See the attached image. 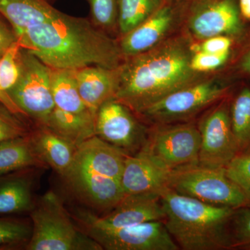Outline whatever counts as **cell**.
<instances>
[{"mask_svg":"<svg viewBox=\"0 0 250 250\" xmlns=\"http://www.w3.org/2000/svg\"><path fill=\"white\" fill-rule=\"evenodd\" d=\"M238 5L243 21L250 23V0H238Z\"/></svg>","mask_w":250,"mask_h":250,"instance_id":"37","label":"cell"},{"mask_svg":"<svg viewBox=\"0 0 250 250\" xmlns=\"http://www.w3.org/2000/svg\"><path fill=\"white\" fill-rule=\"evenodd\" d=\"M31 217L33 228L28 250H103L91 237L78 231L52 192L41 199Z\"/></svg>","mask_w":250,"mask_h":250,"instance_id":"4","label":"cell"},{"mask_svg":"<svg viewBox=\"0 0 250 250\" xmlns=\"http://www.w3.org/2000/svg\"><path fill=\"white\" fill-rule=\"evenodd\" d=\"M65 178L85 201L99 209L111 210L125 195L119 180L95 173L75 162Z\"/></svg>","mask_w":250,"mask_h":250,"instance_id":"15","label":"cell"},{"mask_svg":"<svg viewBox=\"0 0 250 250\" xmlns=\"http://www.w3.org/2000/svg\"><path fill=\"white\" fill-rule=\"evenodd\" d=\"M52 69L27 49L21 51V72L8 95L22 114L43 126L55 108L51 77Z\"/></svg>","mask_w":250,"mask_h":250,"instance_id":"8","label":"cell"},{"mask_svg":"<svg viewBox=\"0 0 250 250\" xmlns=\"http://www.w3.org/2000/svg\"><path fill=\"white\" fill-rule=\"evenodd\" d=\"M200 134L192 122L154 125L139 154L168 171L198 164ZM137 153V154H138Z\"/></svg>","mask_w":250,"mask_h":250,"instance_id":"7","label":"cell"},{"mask_svg":"<svg viewBox=\"0 0 250 250\" xmlns=\"http://www.w3.org/2000/svg\"><path fill=\"white\" fill-rule=\"evenodd\" d=\"M120 66L111 69L93 65L74 70L81 98L94 114L103 104L116 96Z\"/></svg>","mask_w":250,"mask_h":250,"instance_id":"16","label":"cell"},{"mask_svg":"<svg viewBox=\"0 0 250 250\" xmlns=\"http://www.w3.org/2000/svg\"><path fill=\"white\" fill-rule=\"evenodd\" d=\"M126 155L95 135L77 147L74 162L95 173L120 181Z\"/></svg>","mask_w":250,"mask_h":250,"instance_id":"18","label":"cell"},{"mask_svg":"<svg viewBox=\"0 0 250 250\" xmlns=\"http://www.w3.org/2000/svg\"><path fill=\"white\" fill-rule=\"evenodd\" d=\"M22 48L17 40L0 57V91L7 93L18 82L21 72Z\"/></svg>","mask_w":250,"mask_h":250,"instance_id":"28","label":"cell"},{"mask_svg":"<svg viewBox=\"0 0 250 250\" xmlns=\"http://www.w3.org/2000/svg\"><path fill=\"white\" fill-rule=\"evenodd\" d=\"M59 11L47 0H0V14L12 26L18 38Z\"/></svg>","mask_w":250,"mask_h":250,"instance_id":"20","label":"cell"},{"mask_svg":"<svg viewBox=\"0 0 250 250\" xmlns=\"http://www.w3.org/2000/svg\"><path fill=\"white\" fill-rule=\"evenodd\" d=\"M32 229L24 220L0 217V248H14L30 239Z\"/></svg>","mask_w":250,"mask_h":250,"instance_id":"30","label":"cell"},{"mask_svg":"<svg viewBox=\"0 0 250 250\" xmlns=\"http://www.w3.org/2000/svg\"><path fill=\"white\" fill-rule=\"evenodd\" d=\"M226 67L227 71L223 75L229 82L250 81V27L243 39L233 47L232 57Z\"/></svg>","mask_w":250,"mask_h":250,"instance_id":"27","label":"cell"},{"mask_svg":"<svg viewBox=\"0 0 250 250\" xmlns=\"http://www.w3.org/2000/svg\"><path fill=\"white\" fill-rule=\"evenodd\" d=\"M233 51L223 53H208L199 52L192 54L190 67L194 71L207 74L226 67L232 57Z\"/></svg>","mask_w":250,"mask_h":250,"instance_id":"33","label":"cell"},{"mask_svg":"<svg viewBox=\"0 0 250 250\" xmlns=\"http://www.w3.org/2000/svg\"><path fill=\"white\" fill-rule=\"evenodd\" d=\"M164 218L159 192H146L125 195L107 214L101 217L87 215L84 221L87 228L113 230Z\"/></svg>","mask_w":250,"mask_h":250,"instance_id":"13","label":"cell"},{"mask_svg":"<svg viewBox=\"0 0 250 250\" xmlns=\"http://www.w3.org/2000/svg\"><path fill=\"white\" fill-rule=\"evenodd\" d=\"M88 236L107 250H179L164 220L118 229L88 228Z\"/></svg>","mask_w":250,"mask_h":250,"instance_id":"12","label":"cell"},{"mask_svg":"<svg viewBox=\"0 0 250 250\" xmlns=\"http://www.w3.org/2000/svg\"><path fill=\"white\" fill-rule=\"evenodd\" d=\"M95 118L93 113L77 114L55 106L43 126L78 147L95 136Z\"/></svg>","mask_w":250,"mask_h":250,"instance_id":"21","label":"cell"},{"mask_svg":"<svg viewBox=\"0 0 250 250\" xmlns=\"http://www.w3.org/2000/svg\"><path fill=\"white\" fill-rule=\"evenodd\" d=\"M178 12L167 1L142 24L121 36L119 42L125 59L154 48L169 36L179 23Z\"/></svg>","mask_w":250,"mask_h":250,"instance_id":"14","label":"cell"},{"mask_svg":"<svg viewBox=\"0 0 250 250\" xmlns=\"http://www.w3.org/2000/svg\"><path fill=\"white\" fill-rule=\"evenodd\" d=\"M187 18L189 37L201 41L216 36L232 38L238 43L248 31L238 0H194Z\"/></svg>","mask_w":250,"mask_h":250,"instance_id":"10","label":"cell"},{"mask_svg":"<svg viewBox=\"0 0 250 250\" xmlns=\"http://www.w3.org/2000/svg\"><path fill=\"white\" fill-rule=\"evenodd\" d=\"M188 36L169 37L154 48L125 58L114 98L141 114L170 94L207 78L190 67Z\"/></svg>","mask_w":250,"mask_h":250,"instance_id":"2","label":"cell"},{"mask_svg":"<svg viewBox=\"0 0 250 250\" xmlns=\"http://www.w3.org/2000/svg\"><path fill=\"white\" fill-rule=\"evenodd\" d=\"M230 95L210 106L197 124L200 134V165L225 168L239 154L230 119Z\"/></svg>","mask_w":250,"mask_h":250,"instance_id":"9","label":"cell"},{"mask_svg":"<svg viewBox=\"0 0 250 250\" xmlns=\"http://www.w3.org/2000/svg\"><path fill=\"white\" fill-rule=\"evenodd\" d=\"M1 55H2V54H0V57H1ZM0 103H2L6 107L9 108L11 111L16 113V114H22L19 108L16 106V105L15 104L14 102L11 100V99L10 98L7 93L0 91Z\"/></svg>","mask_w":250,"mask_h":250,"instance_id":"38","label":"cell"},{"mask_svg":"<svg viewBox=\"0 0 250 250\" xmlns=\"http://www.w3.org/2000/svg\"><path fill=\"white\" fill-rule=\"evenodd\" d=\"M29 137L39 159L66 177L75 161L77 147L43 126Z\"/></svg>","mask_w":250,"mask_h":250,"instance_id":"19","label":"cell"},{"mask_svg":"<svg viewBox=\"0 0 250 250\" xmlns=\"http://www.w3.org/2000/svg\"><path fill=\"white\" fill-rule=\"evenodd\" d=\"M167 188L210 205L233 209L250 206V197L228 177L225 168L199 164L170 171Z\"/></svg>","mask_w":250,"mask_h":250,"instance_id":"5","label":"cell"},{"mask_svg":"<svg viewBox=\"0 0 250 250\" xmlns=\"http://www.w3.org/2000/svg\"><path fill=\"white\" fill-rule=\"evenodd\" d=\"M11 174L0 175V215L24 213L34 207L29 179Z\"/></svg>","mask_w":250,"mask_h":250,"instance_id":"22","label":"cell"},{"mask_svg":"<svg viewBox=\"0 0 250 250\" xmlns=\"http://www.w3.org/2000/svg\"><path fill=\"white\" fill-rule=\"evenodd\" d=\"M230 250H250V206L234 210L229 226Z\"/></svg>","mask_w":250,"mask_h":250,"instance_id":"29","label":"cell"},{"mask_svg":"<svg viewBox=\"0 0 250 250\" xmlns=\"http://www.w3.org/2000/svg\"><path fill=\"white\" fill-rule=\"evenodd\" d=\"M92 22L104 31L118 26V0H89Z\"/></svg>","mask_w":250,"mask_h":250,"instance_id":"31","label":"cell"},{"mask_svg":"<svg viewBox=\"0 0 250 250\" xmlns=\"http://www.w3.org/2000/svg\"><path fill=\"white\" fill-rule=\"evenodd\" d=\"M164 0H118V28L121 36L150 17Z\"/></svg>","mask_w":250,"mask_h":250,"instance_id":"26","label":"cell"},{"mask_svg":"<svg viewBox=\"0 0 250 250\" xmlns=\"http://www.w3.org/2000/svg\"><path fill=\"white\" fill-rule=\"evenodd\" d=\"M42 164L31 145L29 134L0 143V175Z\"/></svg>","mask_w":250,"mask_h":250,"instance_id":"25","label":"cell"},{"mask_svg":"<svg viewBox=\"0 0 250 250\" xmlns=\"http://www.w3.org/2000/svg\"><path fill=\"white\" fill-rule=\"evenodd\" d=\"M229 111L239 153L250 152V83L235 86L230 95Z\"/></svg>","mask_w":250,"mask_h":250,"instance_id":"23","label":"cell"},{"mask_svg":"<svg viewBox=\"0 0 250 250\" xmlns=\"http://www.w3.org/2000/svg\"><path fill=\"white\" fill-rule=\"evenodd\" d=\"M236 41L227 36H216L201 41H192L190 49L192 53L203 52L208 53H223L232 50Z\"/></svg>","mask_w":250,"mask_h":250,"instance_id":"35","label":"cell"},{"mask_svg":"<svg viewBox=\"0 0 250 250\" xmlns=\"http://www.w3.org/2000/svg\"><path fill=\"white\" fill-rule=\"evenodd\" d=\"M225 169L228 177L250 197V152L239 153Z\"/></svg>","mask_w":250,"mask_h":250,"instance_id":"34","label":"cell"},{"mask_svg":"<svg viewBox=\"0 0 250 250\" xmlns=\"http://www.w3.org/2000/svg\"><path fill=\"white\" fill-rule=\"evenodd\" d=\"M164 1H187V0H164ZM194 1V0H193Z\"/></svg>","mask_w":250,"mask_h":250,"instance_id":"39","label":"cell"},{"mask_svg":"<svg viewBox=\"0 0 250 250\" xmlns=\"http://www.w3.org/2000/svg\"><path fill=\"white\" fill-rule=\"evenodd\" d=\"M170 173L138 153L126 155L120 182L125 195L159 192L167 187Z\"/></svg>","mask_w":250,"mask_h":250,"instance_id":"17","label":"cell"},{"mask_svg":"<svg viewBox=\"0 0 250 250\" xmlns=\"http://www.w3.org/2000/svg\"><path fill=\"white\" fill-rule=\"evenodd\" d=\"M23 48L52 69L117 68L124 62L119 42L85 18L59 11L18 38Z\"/></svg>","mask_w":250,"mask_h":250,"instance_id":"1","label":"cell"},{"mask_svg":"<svg viewBox=\"0 0 250 250\" xmlns=\"http://www.w3.org/2000/svg\"><path fill=\"white\" fill-rule=\"evenodd\" d=\"M236 85L223 75L212 78L207 77L161 99L141 115L154 125L188 122L231 95Z\"/></svg>","mask_w":250,"mask_h":250,"instance_id":"6","label":"cell"},{"mask_svg":"<svg viewBox=\"0 0 250 250\" xmlns=\"http://www.w3.org/2000/svg\"><path fill=\"white\" fill-rule=\"evenodd\" d=\"M17 40L18 36L14 28L0 14V54L4 53Z\"/></svg>","mask_w":250,"mask_h":250,"instance_id":"36","label":"cell"},{"mask_svg":"<svg viewBox=\"0 0 250 250\" xmlns=\"http://www.w3.org/2000/svg\"><path fill=\"white\" fill-rule=\"evenodd\" d=\"M167 231L183 250H230L231 208L210 205L166 187L159 192Z\"/></svg>","mask_w":250,"mask_h":250,"instance_id":"3","label":"cell"},{"mask_svg":"<svg viewBox=\"0 0 250 250\" xmlns=\"http://www.w3.org/2000/svg\"><path fill=\"white\" fill-rule=\"evenodd\" d=\"M51 86L56 107L77 114H94L81 98L74 70L52 69Z\"/></svg>","mask_w":250,"mask_h":250,"instance_id":"24","label":"cell"},{"mask_svg":"<svg viewBox=\"0 0 250 250\" xmlns=\"http://www.w3.org/2000/svg\"><path fill=\"white\" fill-rule=\"evenodd\" d=\"M18 115L0 103V143L29 134Z\"/></svg>","mask_w":250,"mask_h":250,"instance_id":"32","label":"cell"},{"mask_svg":"<svg viewBox=\"0 0 250 250\" xmlns=\"http://www.w3.org/2000/svg\"><path fill=\"white\" fill-rule=\"evenodd\" d=\"M133 112L116 98L108 100L97 112L95 135L127 155L137 154L146 142L149 129Z\"/></svg>","mask_w":250,"mask_h":250,"instance_id":"11","label":"cell"}]
</instances>
